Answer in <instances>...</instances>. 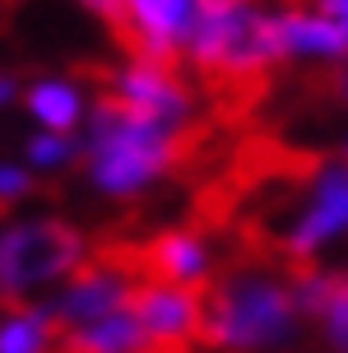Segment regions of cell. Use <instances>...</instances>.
I'll return each instance as SVG.
<instances>
[{
    "label": "cell",
    "instance_id": "cell-1",
    "mask_svg": "<svg viewBox=\"0 0 348 353\" xmlns=\"http://www.w3.org/2000/svg\"><path fill=\"white\" fill-rule=\"evenodd\" d=\"M297 316L302 307L293 298L288 265L223 251V261L205 279V312L195 344L227 353L274 349L297 330Z\"/></svg>",
    "mask_w": 348,
    "mask_h": 353
},
{
    "label": "cell",
    "instance_id": "cell-2",
    "mask_svg": "<svg viewBox=\"0 0 348 353\" xmlns=\"http://www.w3.org/2000/svg\"><path fill=\"white\" fill-rule=\"evenodd\" d=\"M88 256V237L65 219H37L0 232V293H23L33 283L70 279V270Z\"/></svg>",
    "mask_w": 348,
    "mask_h": 353
},
{
    "label": "cell",
    "instance_id": "cell-3",
    "mask_svg": "<svg viewBox=\"0 0 348 353\" xmlns=\"http://www.w3.org/2000/svg\"><path fill=\"white\" fill-rule=\"evenodd\" d=\"M348 232V163L330 172L307 191V210L293 219V228L283 232V261H288V279L302 265H316V251Z\"/></svg>",
    "mask_w": 348,
    "mask_h": 353
},
{
    "label": "cell",
    "instance_id": "cell-4",
    "mask_svg": "<svg viewBox=\"0 0 348 353\" xmlns=\"http://www.w3.org/2000/svg\"><path fill=\"white\" fill-rule=\"evenodd\" d=\"M125 10L139 19V28L154 37L167 56L181 65L191 61V37H195V0H125Z\"/></svg>",
    "mask_w": 348,
    "mask_h": 353
},
{
    "label": "cell",
    "instance_id": "cell-5",
    "mask_svg": "<svg viewBox=\"0 0 348 353\" xmlns=\"http://www.w3.org/2000/svg\"><path fill=\"white\" fill-rule=\"evenodd\" d=\"M278 37L288 56H311V61H348V33L334 28L330 19L311 14V10H278L274 14Z\"/></svg>",
    "mask_w": 348,
    "mask_h": 353
},
{
    "label": "cell",
    "instance_id": "cell-6",
    "mask_svg": "<svg viewBox=\"0 0 348 353\" xmlns=\"http://www.w3.org/2000/svg\"><path fill=\"white\" fill-rule=\"evenodd\" d=\"M149 344L144 335V325L135 321L130 307L121 312H112V316L93 321V325H79V330H65V335L56 339V349L61 353H135Z\"/></svg>",
    "mask_w": 348,
    "mask_h": 353
},
{
    "label": "cell",
    "instance_id": "cell-7",
    "mask_svg": "<svg viewBox=\"0 0 348 353\" xmlns=\"http://www.w3.org/2000/svg\"><path fill=\"white\" fill-rule=\"evenodd\" d=\"M23 103H28L33 117H42L52 125L56 135H70L74 121H79V93L70 84H61V79H33L28 93H23Z\"/></svg>",
    "mask_w": 348,
    "mask_h": 353
},
{
    "label": "cell",
    "instance_id": "cell-8",
    "mask_svg": "<svg viewBox=\"0 0 348 353\" xmlns=\"http://www.w3.org/2000/svg\"><path fill=\"white\" fill-rule=\"evenodd\" d=\"M320 325H325L330 349H334V353H348V274L339 279V288H334V298H330V307H325Z\"/></svg>",
    "mask_w": 348,
    "mask_h": 353
},
{
    "label": "cell",
    "instance_id": "cell-9",
    "mask_svg": "<svg viewBox=\"0 0 348 353\" xmlns=\"http://www.w3.org/2000/svg\"><path fill=\"white\" fill-rule=\"evenodd\" d=\"M61 195V181H33V176L23 172V168H0V200L10 205L19 195Z\"/></svg>",
    "mask_w": 348,
    "mask_h": 353
},
{
    "label": "cell",
    "instance_id": "cell-10",
    "mask_svg": "<svg viewBox=\"0 0 348 353\" xmlns=\"http://www.w3.org/2000/svg\"><path fill=\"white\" fill-rule=\"evenodd\" d=\"M278 10H311V14L330 19L334 28L348 33V0H278Z\"/></svg>",
    "mask_w": 348,
    "mask_h": 353
},
{
    "label": "cell",
    "instance_id": "cell-11",
    "mask_svg": "<svg viewBox=\"0 0 348 353\" xmlns=\"http://www.w3.org/2000/svg\"><path fill=\"white\" fill-rule=\"evenodd\" d=\"M70 154H74V144H70V135H37L33 144H28V159L42 168V163H65Z\"/></svg>",
    "mask_w": 348,
    "mask_h": 353
},
{
    "label": "cell",
    "instance_id": "cell-12",
    "mask_svg": "<svg viewBox=\"0 0 348 353\" xmlns=\"http://www.w3.org/2000/svg\"><path fill=\"white\" fill-rule=\"evenodd\" d=\"M344 163H348V144H344Z\"/></svg>",
    "mask_w": 348,
    "mask_h": 353
},
{
    "label": "cell",
    "instance_id": "cell-13",
    "mask_svg": "<svg viewBox=\"0 0 348 353\" xmlns=\"http://www.w3.org/2000/svg\"><path fill=\"white\" fill-rule=\"evenodd\" d=\"M0 5H14V0H0Z\"/></svg>",
    "mask_w": 348,
    "mask_h": 353
}]
</instances>
